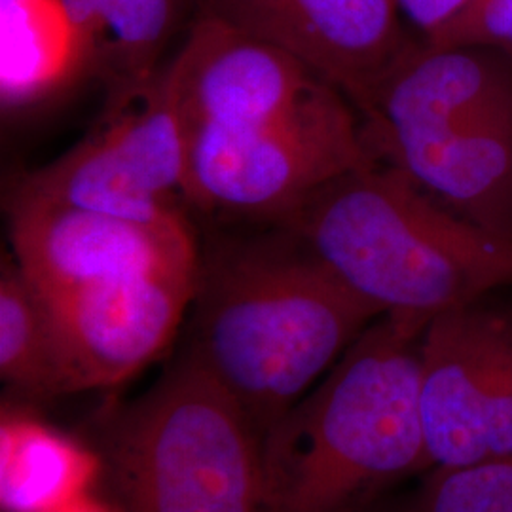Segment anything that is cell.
Instances as JSON below:
<instances>
[{
	"label": "cell",
	"mask_w": 512,
	"mask_h": 512,
	"mask_svg": "<svg viewBox=\"0 0 512 512\" xmlns=\"http://www.w3.org/2000/svg\"><path fill=\"white\" fill-rule=\"evenodd\" d=\"M420 416L427 471L512 454V313L478 300L429 321Z\"/></svg>",
	"instance_id": "8"
},
{
	"label": "cell",
	"mask_w": 512,
	"mask_h": 512,
	"mask_svg": "<svg viewBox=\"0 0 512 512\" xmlns=\"http://www.w3.org/2000/svg\"><path fill=\"white\" fill-rule=\"evenodd\" d=\"M141 222L188 220L186 129L171 59L145 90L107 107L99 126L12 190Z\"/></svg>",
	"instance_id": "7"
},
{
	"label": "cell",
	"mask_w": 512,
	"mask_h": 512,
	"mask_svg": "<svg viewBox=\"0 0 512 512\" xmlns=\"http://www.w3.org/2000/svg\"><path fill=\"white\" fill-rule=\"evenodd\" d=\"M92 76L63 0H0V105L6 116L52 105Z\"/></svg>",
	"instance_id": "13"
},
{
	"label": "cell",
	"mask_w": 512,
	"mask_h": 512,
	"mask_svg": "<svg viewBox=\"0 0 512 512\" xmlns=\"http://www.w3.org/2000/svg\"><path fill=\"white\" fill-rule=\"evenodd\" d=\"M205 14L294 55L357 112L416 42L397 0H209Z\"/></svg>",
	"instance_id": "10"
},
{
	"label": "cell",
	"mask_w": 512,
	"mask_h": 512,
	"mask_svg": "<svg viewBox=\"0 0 512 512\" xmlns=\"http://www.w3.org/2000/svg\"><path fill=\"white\" fill-rule=\"evenodd\" d=\"M69 442L37 425H2V505L8 512H61L86 478Z\"/></svg>",
	"instance_id": "16"
},
{
	"label": "cell",
	"mask_w": 512,
	"mask_h": 512,
	"mask_svg": "<svg viewBox=\"0 0 512 512\" xmlns=\"http://www.w3.org/2000/svg\"><path fill=\"white\" fill-rule=\"evenodd\" d=\"M423 42L435 48H490L512 59V0H473Z\"/></svg>",
	"instance_id": "18"
},
{
	"label": "cell",
	"mask_w": 512,
	"mask_h": 512,
	"mask_svg": "<svg viewBox=\"0 0 512 512\" xmlns=\"http://www.w3.org/2000/svg\"><path fill=\"white\" fill-rule=\"evenodd\" d=\"M86 46L93 78L107 90V107L145 90L160 73L183 0H63Z\"/></svg>",
	"instance_id": "14"
},
{
	"label": "cell",
	"mask_w": 512,
	"mask_h": 512,
	"mask_svg": "<svg viewBox=\"0 0 512 512\" xmlns=\"http://www.w3.org/2000/svg\"><path fill=\"white\" fill-rule=\"evenodd\" d=\"M110 459L128 512H262V439L188 349L120 420Z\"/></svg>",
	"instance_id": "5"
},
{
	"label": "cell",
	"mask_w": 512,
	"mask_h": 512,
	"mask_svg": "<svg viewBox=\"0 0 512 512\" xmlns=\"http://www.w3.org/2000/svg\"><path fill=\"white\" fill-rule=\"evenodd\" d=\"M397 512H512V454L429 471Z\"/></svg>",
	"instance_id": "17"
},
{
	"label": "cell",
	"mask_w": 512,
	"mask_h": 512,
	"mask_svg": "<svg viewBox=\"0 0 512 512\" xmlns=\"http://www.w3.org/2000/svg\"><path fill=\"white\" fill-rule=\"evenodd\" d=\"M370 162L359 112L344 93L323 84L268 122L186 129V196L205 213L270 224L323 184Z\"/></svg>",
	"instance_id": "6"
},
{
	"label": "cell",
	"mask_w": 512,
	"mask_h": 512,
	"mask_svg": "<svg viewBox=\"0 0 512 512\" xmlns=\"http://www.w3.org/2000/svg\"><path fill=\"white\" fill-rule=\"evenodd\" d=\"M429 317L384 313L262 437V512H355L429 469L420 361Z\"/></svg>",
	"instance_id": "2"
},
{
	"label": "cell",
	"mask_w": 512,
	"mask_h": 512,
	"mask_svg": "<svg viewBox=\"0 0 512 512\" xmlns=\"http://www.w3.org/2000/svg\"><path fill=\"white\" fill-rule=\"evenodd\" d=\"M61 512H103L101 509H97V507H92V505H88V503H80V505H67L65 509Z\"/></svg>",
	"instance_id": "20"
},
{
	"label": "cell",
	"mask_w": 512,
	"mask_h": 512,
	"mask_svg": "<svg viewBox=\"0 0 512 512\" xmlns=\"http://www.w3.org/2000/svg\"><path fill=\"white\" fill-rule=\"evenodd\" d=\"M173 61L184 129L268 122L329 84L289 52L209 14L192 27Z\"/></svg>",
	"instance_id": "12"
},
{
	"label": "cell",
	"mask_w": 512,
	"mask_h": 512,
	"mask_svg": "<svg viewBox=\"0 0 512 512\" xmlns=\"http://www.w3.org/2000/svg\"><path fill=\"white\" fill-rule=\"evenodd\" d=\"M198 256L188 351L260 435L317 384L382 313L283 226Z\"/></svg>",
	"instance_id": "1"
},
{
	"label": "cell",
	"mask_w": 512,
	"mask_h": 512,
	"mask_svg": "<svg viewBox=\"0 0 512 512\" xmlns=\"http://www.w3.org/2000/svg\"><path fill=\"white\" fill-rule=\"evenodd\" d=\"M471 2L473 0H397L401 16L420 33L421 40L435 35Z\"/></svg>",
	"instance_id": "19"
},
{
	"label": "cell",
	"mask_w": 512,
	"mask_h": 512,
	"mask_svg": "<svg viewBox=\"0 0 512 512\" xmlns=\"http://www.w3.org/2000/svg\"><path fill=\"white\" fill-rule=\"evenodd\" d=\"M12 258L42 298L196 264L200 249L188 220L141 222L12 192Z\"/></svg>",
	"instance_id": "9"
},
{
	"label": "cell",
	"mask_w": 512,
	"mask_h": 512,
	"mask_svg": "<svg viewBox=\"0 0 512 512\" xmlns=\"http://www.w3.org/2000/svg\"><path fill=\"white\" fill-rule=\"evenodd\" d=\"M196 274L198 262L42 298L80 391L126 382L171 344L192 306Z\"/></svg>",
	"instance_id": "11"
},
{
	"label": "cell",
	"mask_w": 512,
	"mask_h": 512,
	"mask_svg": "<svg viewBox=\"0 0 512 512\" xmlns=\"http://www.w3.org/2000/svg\"><path fill=\"white\" fill-rule=\"evenodd\" d=\"M0 378L38 401L80 391L54 315L12 255L0 268Z\"/></svg>",
	"instance_id": "15"
},
{
	"label": "cell",
	"mask_w": 512,
	"mask_h": 512,
	"mask_svg": "<svg viewBox=\"0 0 512 512\" xmlns=\"http://www.w3.org/2000/svg\"><path fill=\"white\" fill-rule=\"evenodd\" d=\"M270 224L384 313L433 319L512 285V241L492 236L378 160L315 190Z\"/></svg>",
	"instance_id": "3"
},
{
	"label": "cell",
	"mask_w": 512,
	"mask_h": 512,
	"mask_svg": "<svg viewBox=\"0 0 512 512\" xmlns=\"http://www.w3.org/2000/svg\"><path fill=\"white\" fill-rule=\"evenodd\" d=\"M372 158L492 236L512 241V67L473 48H425L359 114Z\"/></svg>",
	"instance_id": "4"
}]
</instances>
